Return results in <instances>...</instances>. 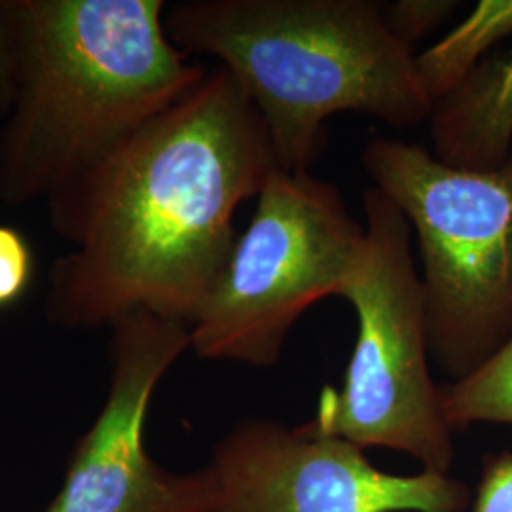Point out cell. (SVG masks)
I'll list each match as a JSON object with an SVG mask.
<instances>
[{
    "instance_id": "cell-1",
    "label": "cell",
    "mask_w": 512,
    "mask_h": 512,
    "mask_svg": "<svg viewBox=\"0 0 512 512\" xmlns=\"http://www.w3.org/2000/svg\"><path fill=\"white\" fill-rule=\"evenodd\" d=\"M275 164L258 110L224 67L152 118L92 179L48 207L73 245L50 274L46 317L101 329L133 311L188 327L238 241L239 205Z\"/></svg>"
},
{
    "instance_id": "cell-2",
    "label": "cell",
    "mask_w": 512,
    "mask_h": 512,
    "mask_svg": "<svg viewBox=\"0 0 512 512\" xmlns=\"http://www.w3.org/2000/svg\"><path fill=\"white\" fill-rule=\"evenodd\" d=\"M2 6L16 59L0 129V200L10 207L71 196L209 71L167 37L164 0Z\"/></svg>"
},
{
    "instance_id": "cell-3",
    "label": "cell",
    "mask_w": 512,
    "mask_h": 512,
    "mask_svg": "<svg viewBox=\"0 0 512 512\" xmlns=\"http://www.w3.org/2000/svg\"><path fill=\"white\" fill-rule=\"evenodd\" d=\"M376 0H186L165 31L186 55H211L238 80L268 129L275 164L310 171L327 122L357 112L391 128L429 122L414 57Z\"/></svg>"
},
{
    "instance_id": "cell-4",
    "label": "cell",
    "mask_w": 512,
    "mask_h": 512,
    "mask_svg": "<svg viewBox=\"0 0 512 512\" xmlns=\"http://www.w3.org/2000/svg\"><path fill=\"white\" fill-rule=\"evenodd\" d=\"M361 164L416 236L431 361L456 382L512 334V152L471 171L376 135Z\"/></svg>"
},
{
    "instance_id": "cell-5",
    "label": "cell",
    "mask_w": 512,
    "mask_h": 512,
    "mask_svg": "<svg viewBox=\"0 0 512 512\" xmlns=\"http://www.w3.org/2000/svg\"><path fill=\"white\" fill-rule=\"evenodd\" d=\"M365 239L340 298L357 315V338L344 380L325 387L315 414L300 423L313 435L385 448L416 459L421 471L448 475L454 431L429 370V336L412 230L384 192H363Z\"/></svg>"
},
{
    "instance_id": "cell-6",
    "label": "cell",
    "mask_w": 512,
    "mask_h": 512,
    "mask_svg": "<svg viewBox=\"0 0 512 512\" xmlns=\"http://www.w3.org/2000/svg\"><path fill=\"white\" fill-rule=\"evenodd\" d=\"M363 239L336 184L275 167L190 325V349L205 361L274 366L296 321L342 294Z\"/></svg>"
},
{
    "instance_id": "cell-7",
    "label": "cell",
    "mask_w": 512,
    "mask_h": 512,
    "mask_svg": "<svg viewBox=\"0 0 512 512\" xmlns=\"http://www.w3.org/2000/svg\"><path fill=\"white\" fill-rule=\"evenodd\" d=\"M203 469L209 512H465L473 499L454 476L385 473L351 442L266 418L238 421Z\"/></svg>"
},
{
    "instance_id": "cell-8",
    "label": "cell",
    "mask_w": 512,
    "mask_h": 512,
    "mask_svg": "<svg viewBox=\"0 0 512 512\" xmlns=\"http://www.w3.org/2000/svg\"><path fill=\"white\" fill-rule=\"evenodd\" d=\"M186 349L190 327L133 311L110 327V384L92 427L73 448L59 492L44 512H209L205 469L177 475L150 458L148 408Z\"/></svg>"
},
{
    "instance_id": "cell-9",
    "label": "cell",
    "mask_w": 512,
    "mask_h": 512,
    "mask_svg": "<svg viewBox=\"0 0 512 512\" xmlns=\"http://www.w3.org/2000/svg\"><path fill=\"white\" fill-rule=\"evenodd\" d=\"M429 129L431 152L444 164L471 171L505 164L512 152V44L435 103Z\"/></svg>"
},
{
    "instance_id": "cell-10",
    "label": "cell",
    "mask_w": 512,
    "mask_h": 512,
    "mask_svg": "<svg viewBox=\"0 0 512 512\" xmlns=\"http://www.w3.org/2000/svg\"><path fill=\"white\" fill-rule=\"evenodd\" d=\"M509 37L512 0H480L448 35L416 54L418 80L433 107L454 92L501 40Z\"/></svg>"
},
{
    "instance_id": "cell-11",
    "label": "cell",
    "mask_w": 512,
    "mask_h": 512,
    "mask_svg": "<svg viewBox=\"0 0 512 512\" xmlns=\"http://www.w3.org/2000/svg\"><path fill=\"white\" fill-rule=\"evenodd\" d=\"M452 431L480 423L512 425V334L473 372L440 387Z\"/></svg>"
},
{
    "instance_id": "cell-12",
    "label": "cell",
    "mask_w": 512,
    "mask_h": 512,
    "mask_svg": "<svg viewBox=\"0 0 512 512\" xmlns=\"http://www.w3.org/2000/svg\"><path fill=\"white\" fill-rule=\"evenodd\" d=\"M458 6L456 0H397L384 2L382 12L389 31L414 50L421 38L440 27Z\"/></svg>"
},
{
    "instance_id": "cell-13",
    "label": "cell",
    "mask_w": 512,
    "mask_h": 512,
    "mask_svg": "<svg viewBox=\"0 0 512 512\" xmlns=\"http://www.w3.org/2000/svg\"><path fill=\"white\" fill-rule=\"evenodd\" d=\"M35 279V253L27 238L0 224V311L16 306Z\"/></svg>"
},
{
    "instance_id": "cell-14",
    "label": "cell",
    "mask_w": 512,
    "mask_h": 512,
    "mask_svg": "<svg viewBox=\"0 0 512 512\" xmlns=\"http://www.w3.org/2000/svg\"><path fill=\"white\" fill-rule=\"evenodd\" d=\"M469 509L471 512H512V450L484 456Z\"/></svg>"
},
{
    "instance_id": "cell-15",
    "label": "cell",
    "mask_w": 512,
    "mask_h": 512,
    "mask_svg": "<svg viewBox=\"0 0 512 512\" xmlns=\"http://www.w3.org/2000/svg\"><path fill=\"white\" fill-rule=\"evenodd\" d=\"M16 92V59L8 18L0 0V118L10 112Z\"/></svg>"
}]
</instances>
